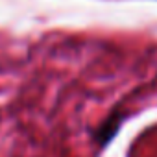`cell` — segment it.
Returning a JSON list of instances; mask_svg holds the SVG:
<instances>
[{"label": "cell", "mask_w": 157, "mask_h": 157, "mask_svg": "<svg viewBox=\"0 0 157 157\" xmlns=\"http://www.w3.org/2000/svg\"><path fill=\"white\" fill-rule=\"evenodd\" d=\"M118 126H120V117H118V115L109 117V118L100 126V129L96 131V140H98L102 146L107 144V142L115 137V133L118 131Z\"/></svg>", "instance_id": "cell-1"}]
</instances>
